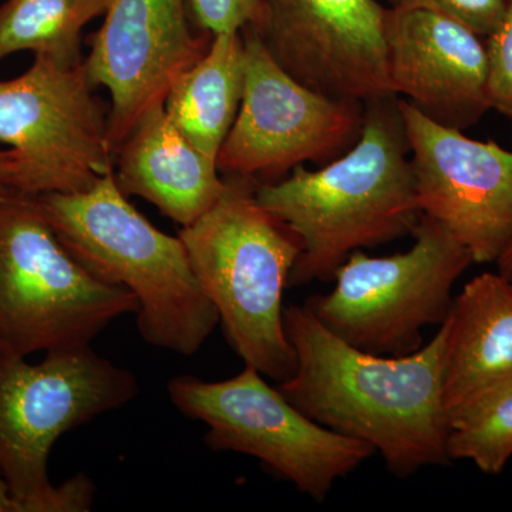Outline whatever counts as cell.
I'll use <instances>...</instances> for the list:
<instances>
[{"instance_id":"1","label":"cell","mask_w":512,"mask_h":512,"mask_svg":"<svg viewBox=\"0 0 512 512\" xmlns=\"http://www.w3.org/2000/svg\"><path fill=\"white\" fill-rule=\"evenodd\" d=\"M284 328L296 369L276 387L296 409L336 433L370 444L394 476L450 463L444 323L431 342L407 356L353 348L305 305L285 306Z\"/></svg>"},{"instance_id":"20","label":"cell","mask_w":512,"mask_h":512,"mask_svg":"<svg viewBox=\"0 0 512 512\" xmlns=\"http://www.w3.org/2000/svg\"><path fill=\"white\" fill-rule=\"evenodd\" d=\"M390 8L421 9L437 13L487 37L510 9L512 0H387Z\"/></svg>"},{"instance_id":"18","label":"cell","mask_w":512,"mask_h":512,"mask_svg":"<svg viewBox=\"0 0 512 512\" xmlns=\"http://www.w3.org/2000/svg\"><path fill=\"white\" fill-rule=\"evenodd\" d=\"M109 0H5L0 5V60L33 52L60 64H79L83 29Z\"/></svg>"},{"instance_id":"14","label":"cell","mask_w":512,"mask_h":512,"mask_svg":"<svg viewBox=\"0 0 512 512\" xmlns=\"http://www.w3.org/2000/svg\"><path fill=\"white\" fill-rule=\"evenodd\" d=\"M390 86L440 126L466 130L491 110L483 37L421 9L387 8Z\"/></svg>"},{"instance_id":"6","label":"cell","mask_w":512,"mask_h":512,"mask_svg":"<svg viewBox=\"0 0 512 512\" xmlns=\"http://www.w3.org/2000/svg\"><path fill=\"white\" fill-rule=\"evenodd\" d=\"M136 296L63 247L37 195L0 190V349L28 357L90 345Z\"/></svg>"},{"instance_id":"11","label":"cell","mask_w":512,"mask_h":512,"mask_svg":"<svg viewBox=\"0 0 512 512\" xmlns=\"http://www.w3.org/2000/svg\"><path fill=\"white\" fill-rule=\"evenodd\" d=\"M386 8L377 0H262L252 29L293 79L323 96H392Z\"/></svg>"},{"instance_id":"12","label":"cell","mask_w":512,"mask_h":512,"mask_svg":"<svg viewBox=\"0 0 512 512\" xmlns=\"http://www.w3.org/2000/svg\"><path fill=\"white\" fill-rule=\"evenodd\" d=\"M84 60L93 87L109 90L114 157L137 124L210 49L212 33H195L188 0H109Z\"/></svg>"},{"instance_id":"22","label":"cell","mask_w":512,"mask_h":512,"mask_svg":"<svg viewBox=\"0 0 512 512\" xmlns=\"http://www.w3.org/2000/svg\"><path fill=\"white\" fill-rule=\"evenodd\" d=\"M191 16L200 30L212 35L239 32L252 25L261 12L262 0H188Z\"/></svg>"},{"instance_id":"9","label":"cell","mask_w":512,"mask_h":512,"mask_svg":"<svg viewBox=\"0 0 512 512\" xmlns=\"http://www.w3.org/2000/svg\"><path fill=\"white\" fill-rule=\"evenodd\" d=\"M82 63L45 56L0 82V143L15 154L8 188L28 195L80 192L114 173L109 114Z\"/></svg>"},{"instance_id":"8","label":"cell","mask_w":512,"mask_h":512,"mask_svg":"<svg viewBox=\"0 0 512 512\" xmlns=\"http://www.w3.org/2000/svg\"><path fill=\"white\" fill-rule=\"evenodd\" d=\"M167 390L178 412L207 424L212 450L258 458L319 503L376 453L365 441L309 419L251 366L221 382L174 377Z\"/></svg>"},{"instance_id":"16","label":"cell","mask_w":512,"mask_h":512,"mask_svg":"<svg viewBox=\"0 0 512 512\" xmlns=\"http://www.w3.org/2000/svg\"><path fill=\"white\" fill-rule=\"evenodd\" d=\"M443 403L448 414L512 383V282L471 279L444 320Z\"/></svg>"},{"instance_id":"21","label":"cell","mask_w":512,"mask_h":512,"mask_svg":"<svg viewBox=\"0 0 512 512\" xmlns=\"http://www.w3.org/2000/svg\"><path fill=\"white\" fill-rule=\"evenodd\" d=\"M491 109L512 120V5L485 37Z\"/></svg>"},{"instance_id":"3","label":"cell","mask_w":512,"mask_h":512,"mask_svg":"<svg viewBox=\"0 0 512 512\" xmlns=\"http://www.w3.org/2000/svg\"><path fill=\"white\" fill-rule=\"evenodd\" d=\"M63 247L90 272L133 293L137 328L154 348L191 356L220 315L202 292L180 237L154 227L128 202L114 173L90 190L37 195Z\"/></svg>"},{"instance_id":"2","label":"cell","mask_w":512,"mask_h":512,"mask_svg":"<svg viewBox=\"0 0 512 512\" xmlns=\"http://www.w3.org/2000/svg\"><path fill=\"white\" fill-rule=\"evenodd\" d=\"M256 201L301 239L288 288L328 282L352 252L413 234L420 220L399 96L365 103L362 134L318 171L303 165L258 184Z\"/></svg>"},{"instance_id":"17","label":"cell","mask_w":512,"mask_h":512,"mask_svg":"<svg viewBox=\"0 0 512 512\" xmlns=\"http://www.w3.org/2000/svg\"><path fill=\"white\" fill-rule=\"evenodd\" d=\"M245 83L241 30L214 35L210 49L178 79L164 110L198 150L217 160L237 119Z\"/></svg>"},{"instance_id":"23","label":"cell","mask_w":512,"mask_h":512,"mask_svg":"<svg viewBox=\"0 0 512 512\" xmlns=\"http://www.w3.org/2000/svg\"><path fill=\"white\" fill-rule=\"evenodd\" d=\"M0 512H22V508L10 493L9 485L2 474H0Z\"/></svg>"},{"instance_id":"5","label":"cell","mask_w":512,"mask_h":512,"mask_svg":"<svg viewBox=\"0 0 512 512\" xmlns=\"http://www.w3.org/2000/svg\"><path fill=\"white\" fill-rule=\"evenodd\" d=\"M138 393L137 377L90 345L46 353L37 365L0 349V474L22 512L92 510L90 477L79 473L56 487L47 473L50 451L66 431Z\"/></svg>"},{"instance_id":"24","label":"cell","mask_w":512,"mask_h":512,"mask_svg":"<svg viewBox=\"0 0 512 512\" xmlns=\"http://www.w3.org/2000/svg\"><path fill=\"white\" fill-rule=\"evenodd\" d=\"M15 154L10 150H0V190L8 188L10 171H12Z\"/></svg>"},{"instance_id":"19","label":"cell","mask_w":512,"mask_h":512,"mask_svg":"<svg viewBox=\"0 0 512 512\" xmlns=\"http://www.w3.org/2000/svg\"><path fill=\"white\" fill-rule=\"evenodd\" d=\"M450 460H470L498 476L512 457V383L448 414Z\"/></svg>"},{"instance_id":"10","label":"cell","mask_w":512,"mask_h":512,"mask_svg":"<svg viewBox=\"0 0 512 512\" xmlns=\"http://www.w3.org/2000/svg\"><path fill=\"white\" fill-rule=\"evenodd\" d=\"M241 33L244 93L218 153V170L276 183L298 165H325L348 153L362 134L365 104L309 89L272 59L251 26Z\"/></svg>"},{"instance_id":"15","label":"cell","mask_w":512,"mask_h":512,"mask_svg":"<svg viewBox=\"0 0 512 512\" xmlns=\"http://www.w3.org/2000/svg\"><path fill=\"white\" fill-rule=\"evenodd\" d=\"M217 160L198 150L174 126L164 107L137 124L116 157L114 177L126 197L156 205L181 227H188L217 204L227 187Z\"/></svg>"},{"instance_id":"7","label":"cell","mask_w":512,"mask_h":512,"mask_svg":"<svg viewBox=\"0 0 512 512\" xmlns=\"http://www.w3.org/2000/svg\"><path fill=\"white\" fill-rule=\"evenodd\" d=\"M412 235V249L399 254L373 258L352 252L333 276V291L303 305L353 348L379 356L417 352L423 329L447 319L453 286L474 259L429 215H420Z\"/></svg>"},{"instance_id":"4","label":"cell","mask_w":512,"mask_h":512,"mask_svg":"<svg viewBox=\"0 0 512 512\" xmlns=\"http://www.w3.org/2000/svg\"><path fill=\"white\" fill-rule=\"evenodd\" d=\"M225 181L217 204L178 237L231 348L245 366L282 383L296 369L282 296L301 255V239L256 201L259 183L241 177Z\"/></svg>"},{"instance_id":"25","label":"cell","mask_w":512,"mask_h":512,"mask_svg":"<svg viewBox=\"0 0 512 512\" xmlns=\"http://www.w3.org/2000/svg\"><path fill=\"white\" fill-rule=\"evenodd\" d=\"M495 264L498 266V274L505 276L512 282V245Z\"/></svg>"},{"instance_id":"13","label":"cell","mask_w":512,"mask_h":512,"mask_svg":"<svg viewBox=\"0 0 512 512\" xmlns=\"http://www.w3.org/2000/svg\"><path fill=\"white\" fill-rule=\"evenodd\" d=\"M421 214L444 225L477 264L512 245V151L427 119L399 97Z\"/></svg>"}]
</instances>
